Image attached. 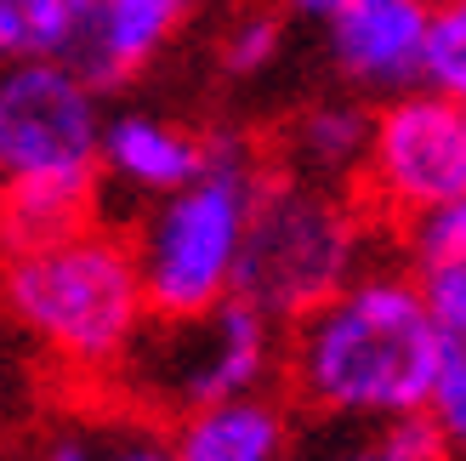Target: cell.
Segmentation results:
<instances>
[{"label": "cell", "mask_w": 466, "mask_h": 461, "mask_svg": "<svg viewBox=\"0 0 466 461\" xmlns=\"http://www.w3.org/2000/svg\"><path fill=\"white\" fill-rule=\"evenodd\" d=\"M450 353L455 336L415 273L364 268L290 325L285 382L313 416L387 427L432 410Z\"/></svg>", "instance_id": "6da1fadb"}, {"label": "cell", "mask_w": 466, "mask_h": 461, "mask_svg": "<svg viewBox=\"0 0 466 461\" xmlns=\"http://www.w3.org/2000/svg\"><path fill=\"white\" fill-rule=\"evenodd\" d=\"M0 302L35 348L80 376H114L154 319L131 240L97 222L12 251L0 262Z\"/></svg>", "instance_id": "7a4b0ae2"}, {"label": "cell", "mask_w": 466, "mask_h": 461, "mask_svg": "<svg viewBox=\"0 0 466 461\" xmlns=\"http://www.w3.org/2000/svg\"><path fill=\"white\" fill-rule=\"evenodd\" d=\"M268 166L245 137H211L205 171L154 200L131 234L154 319H188L233 296Z\"/></svg>", "instance_id": "3957f363"}, {"label": "cell", "mask_w": 466, "mask_h": 461, "mask_svg": "<svg viewBox=\"0 0 466 461\" xmlns=\"http://www.w3.org/2000/svg\"><path fill=\"white\" fill-rule=\"evenodd\" d=\"M364 211L341 189L279 171L262 182L239 262V285L233 296H245L256 313L301 319L313 313L324 296H336L353 273H364Z\"/></svg>", "instance_id": "277c9868"}, {"label": "cell", "mask_w": 466, "mask_h": 461, "mask_svg": "<svg viewBox=\"0 0 466 461\" xmlns=\"http://www.w3.org/2000/svg\"><path fill=\"white\" fill-rule=\"evenodd\" d=\"M279 364L273 319L256 313L245 296L188 313V319H148L137 348L120 359L114 382L159 416H188V410L262 394V382Z\"/></svg>", "instance_id": "5b68a950"}, {"label": "cell", "mask_w": 466, "mask_h": 461, "mask_svg": "<svg viewBox=\"0 0 466 461\" xmlns=\"http://www.w3.org/2000/svg\"><path fill=\"white\" fill-rule=\"evenodd\" d=\"M97 86L63 57L0 63V194L86 200L103 177Z\"/></svg>", "instance_id": "8992f818"}, {"label": "cell", "mask_w": 466, "mask_h": 461, "mask_svg": "<svg viewBox=\"0 0 466 461\" xmlns=\"http://www.w3.org/2000/svg\"><path fill=\"white\" fill-rule=\"evenodd\" d=\"M359 189L399 228L461 205L466 200V108L432 86L387 97L376 108Z\"/></svg>", "instance_id": "52a82bcc"}, {"label": "cell", "mask_w": 466, "mask_h": 461, "mask_svg": "<svg viewBox=\"0 0 466 461\" xmlns=\"http://www.w3.org/2000/svg\"><path fill=\"white\" fill-rule=\"evenodd\" d=\"M330 23V57L364 97H404L427 86L432 6L427 0H341Z\"/></svg>", "instance_id": "ba28073f"}, {"label": "cell", "mask_w": 466, "mask_h": 461, "mask_svg": "<svg viewBox=\"0 0 466 461\" xmlns=\"http://www.w3.org/2000/svg\"><path fill=\"white\" fill-rule=\"evenodd\" d=\"M194 0H80L63 63L80 68L97 91L126 86L171 46Z\"/></svg>", "instance_id": "9c48e42d"}, {"label": "cell", "mask_w": 466, "mask_h": 461, "mask_svg": "<svg viewBox=\"0 0 466 461\" xmlns=\"http://www.w3.org/2000/svg\"><path fill=\"white\" fill-rule=\"evenodd\" d=\"M211 159V137H199L188 126L166 120V114H143V108H126V114H108V131H103V177L114 189H126L137 200H166L177 189L205 171Z\"/></svg>", "instance_id": "30bf717a"}, {"label": "cell", "mask_w": 466, "mask_h": 461, "mask_svg": "<svg viewBox=\"0 0 466 461\" xmlns=\"http://www.w3.org/2000/svg\"><path fill=\"white\" fill-rule=\"evenodd\" d=\"M171 445L182 461H290V416L285 405L268 394H245V399H222L177 416Z\"/></svg>", "instance_id": "8fae6325"}, {"label": "cell", "mask_w": 466, "mask_h": 461, "mask_svg": "<svg viewBox=\"0 0 466 461\" xmlns=\"http://www.w3.org/2000/svg\"><path fill=\"white\" fill-rule=\"evenodd\" d=\"M370 131H376V114L359 108V103H347V97L308 103L285 126V137H279V154H285V171L290 177L341 189V182H359L364 177Z\"/></svg>", "instance_id": "7c38bea8"}, {"label": "cell", "mask_w": 466, "mask_h": 461, "mask_svg": "<svg viewBox=\"0 0 466 461\" xmlns=\"http://www.w3.org/2000/svg\"><path fill=\"white\" fill-rule=\"evenodd\" d=\"M404 268L427 291L444 331L455 342H466V200L404 228Z\"/></svg>", "instance_id": "4fadbf2b"}, {"label": "cell", "mask_w": 466, "mask_h": 461, "mask_svg": "<svg viewBox=\"0 0 466 461\" xmlns=\"http://www.w3.org/2000/svg\"><path fill=\"white\" fill-rule=\"evenodd\" d=\"M80 0H0V63L63 57Z\"/></svg>", "instance_id": "5bb4252c"}, {"label": "cell", "mask_w": 466, "mask_h": 461, "mask_svg": "<svg viewBox=\"0 0 466 461\" xmlns=\"http://www.w3.org/2000/svg\"><path fill=\"white\" fill-rule=\"evenodd\" d=\"M444 450H450V439L427 410V416H404V422L376 427L370 439L347 445L336 461H444Z\"/></svg>", "instance_id": "9a60e30c"}, {"label": "cell", "mask_w": 466, "mask_h": 461, "mask_svg": "<svg viewBox=\"0 0 466 461\" xmlns=\"http://www.w3.org/2000/svg\"><path fill=\"white\" fill-rule=\"evenodd\" d=\"M285 52V23L268 6H245L239 17L222 29V68L228 75H262V68Z\"/></svg>", "instance_id": "2e32d148"}, {"label": "cell", "mask_w": 466, "mask_h": 461, "mask_svg": "<svg viewBox=\"0 0 466 461\" xmlns=\"http://www.w3.org/2000/svg\"><path fill=\"white\" fill-rule=\"evenodd\" d=\"M427 86L466 108V0L432 12V46H427Z\"/></svg>", "instance_id": "e0dca14e"}, {"label": "cell", "mask_w": 466, "mask_h": 461, "mask_svg": "<svg viewBox=\"0 0 466 461\" xmlns=\"http://www.w3.org/2000/svg\"><path fill=\"white\" fill-rule=\"evenodd\" d=\"M432 422L444 427L450 450L466 456V342H455V353L444 364V382H438V394H432Z\"/></svg>", "instance_id": "ac0fdd59"}, {"label": "cell", "mask_w": 466, "mask_h": 461, "mask_svg": "<svg viewBox=\"0 0 466 461\" xmlns=\"http://www.w3.org/2000/svg\"><path fill=\"white\" fill-rule=\"evenodd\" d=\"M103 461H182L171 439H154V433H131V439H120Z\"/></svg>", "instance_id": "d6986e66"}, {"label": "cell", "mask_w": 466, "mask_h": 461, "mask_svg": "<svg viewBox=\"0 0 466 461\" xmlns=\"http://www.w3.org/2000/svg\"><path fill=\"white\" fill-rule=\"evenodd\" d=\"M46 461H103V456H97V445H91L86 433H63V439L46 445Z\"/></svg>", "instance_id": "ffe728a7"}, {"label": "cell", "mask_w": 466, "mask_h": 461, "mask_svg": "<svg viewBox=\"0 0 466 461\" xmlns=\"http://www.w3.org/2000/svg\"><path fill=\"white\" fill-rule=\"evenodd\" d=\"M285 6H290V12H308V17H330L341 0H285Z\"/></svg>", "instance_id": "44dd1931"}, {"label": "cell", "mask_w": 466, "mask_h": 461, "mask_svg": "<svg viewBox=\"0 0 466 461\" xmlns=\"http://www.w3.org/2000/svg\"><path fill=\"white\" fill-rule=\"evenodd\" d=\"M427 6H432V12H438V6H450V0H427Z\"/></svg>", "instance_id": "7402d4cb"}]
</instances>
